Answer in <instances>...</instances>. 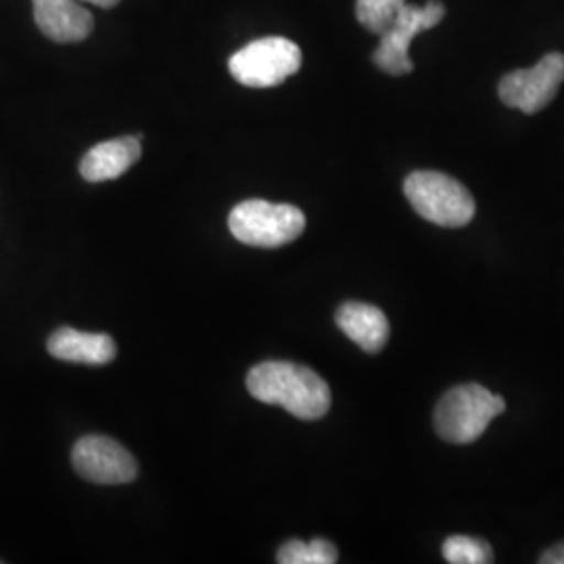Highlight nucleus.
Here are the masks:
<instances>
[{
  "mask_svg": "<svg viewBox=\"0 0 564 564\" xmlns=\"http://www.w3.org/2000/svg\"><path fill=\"white\" fill-rule=\"evenodd\" d=\"M247 391L258 402L281 405L300 421H318L330 410V387L318 372L295 362H262L247 375Z\"/></svg>",
  "mask_w": 564,
  "mask_h": 564,
  "instance_id": "nucleus-1",
  "label": "nucleus"
},
{
  "mask_svg": "<svg viewBox=\"0 0 564 564\" xmlns=\"http://www.w3.org/2000/svg\"><path fill=\"white\" fill-rule=\"evenodd\" d=\"M46 349L53 358L63 362L93 364V366H105L113 362L118 347L109 335L102 333H84L69 326H63L55 330Z\"/></svg>",
  "mask_w": 564,
  "mask_h": 564,
  "instance_id": "nucleus-10",
  "label": "nucleus"
},
{
  "mask_svg": "<svg viewBox=\"0 0 564 564\" xmlns=\"http://www.w3.org/2000/svg\"><path fill=\"white\" fill-rule=\"evenodd\" d=\"M542 564H564V542L563 544H556L550 550H545L540 558Z\"/></svg>",
  "mask_w": 564,
  "mask_h": 564,
  "instance_id": "nucleus-16",
  "label": "nucleus"
},
{
  "mask_svg": "<svg viewBox=\"0 0 564 564\" xmlns=\"http://www.w3.org/2000/svg\"><path fill=\"white\" fill-rule=\"evenodd\" d=\"M276 561L281 564H335L339 561V552L323 538L312 542L291 540L279 550Z\"/></svg>",
  "mask_w": 564,
  "mask_h": 564,
  "instance_id": "nucleus-13",
  "label": "nucleus"
},
{
  "mask_svg": "<svg viewBox=\"0 0 564 564\" xmlns=\"http://www.w3.org/2000/svg\"><path fill=\"white\" fill-rule=\"evenodd\" d=\"M405 0H356V18L370 34L381 36L400 15Z\"/></svg>",
  "mask_w": 564,
  "mask_h": 564,
  "instance_id": "nucleus-14",
  "label": "nucleus"
},
{
  "mask_svg": "<svg viewBox=\"0 0 564 564\" xmlns=\"http://www.w3.org/2000/svg\"><path fill=\"white\" fill-rule=\"evenodd\" d=\"M32 7L34 21L48 41L72 44L93 34L95 18L80 0H32Z\"/></svg>",
  "mask_w": 564,
  "mask_h": 564,
  "instance_id": "nucleus-9",
  "label": "nucleus"
},
{
  "mask_svg": "<svg viewBox=\"0 0 564 564\" xmlns=\"http://www.w3.org/2000/svg\"><path fill=\"white\" fill-rule=\"evenodd\" d=\"M141 141L137 137L99 142L82 158V178L86 182L116 181L141 160Z\"/></svg>",
  "mask_w": 564,
  "mask_h": 564,
  "instance_id": "nucleus-11",
  "label": "nucleus"
},
{
  "mask_svg": "<svg viewBox=\"0 0 564 564\" xmlns=\"http://www.w3.org/2000/svg\"><path fill=\"white\" fill-rule=\"evenodd\" d=\"M72 464L82 479L97 485H123L137 479L134 456L111 437L86 435L72 449Z\"/></svg>",
  "mask_w": 564,
  "mask_h": 564,
  "instance_id": "nucleus-8",
  "label": "nucleus"
},
{
  "mask_svg": "<svg viewBox=\"0 0 564 564\" xmlns=\"http://www.w3.org/2000/svg\"><path fill=\"white\" fill-rule=\"evenodd\" d=\"M445 18L444 2L429 0L424 7L403 4L400 15L393 25L381 34V42L372 55L377 67L389 76H405L414 69L410 59V42L414 41L423 30L435 28Z\"/></svg>",
  "mask_w": 564,
  "mask_h": 564,
  "instance_id": "nucleus-6",
  "label": "nucleus"
},
{
  "mask_svg": "<svg viewBox=\"0 0 564 564\" xmlns=\"http://www.w3.org/2000/svg\"><path fill=\"white\" fill-rule=\"evenodd\" d=\"M506 410V402L484 384L452 387L435 408V431L449 444H473L494 419Z\"/></svg>",
  "mask_w": 564,
  "mask_h": 564,
  "instance_id": "nucleus-2",
  "label": "nucleus"
},
{
  "mask_svg": "<svg viewBox=\"0 0 564 564\" xmlns=\"http://www.w3.org/2000/svg\"><path fill=\"white\" fill-rule=\"evenodd\" d=\"M302 67V48L289 39L268 36L237 51L228 69L232 78L249 88H272L295 76Z\"/></svg>",
  "mask_w": 564,
  "mask_h": 564,
  "instance_id": "nucleus-5",
  "label": "nucleus"
},
{
  "mask_svg": "<svg viewBox=\"0 0 564 564\" xmlns=\"http://www.w3.org/2000/svg\"><path fill=\"white\" fill-rule=\"evenodd\" d=\"M337 326L368 354H379L389 339V321L377 305L360 302L343 303L337 310Z\"/></svg>",
  "mask_w": 564,
  "mask_h": 564,
  "instance_id": "nucleus-12",
  "label": "nucleus"
},
{
  "mask_svg": "<svg viewBox=\"0 0 564 564\" xmlns=\"http://www.w3.org/2000/svg\"><path fill=\"white\" fill-rule=\"evenodd\" d=\"M563 82V53H547L533 67L506 74L500 80L498 93L508 107L533 116L554 101Z\"/></svg>",
  "mask_w": 564,
  "mask_h": 564,
  "instance_id": "nucleus-7",
  "label": "nucleus"
},
{
  "mask_svg": "<svg viewBox=\"0 0 564 564\" xmlns=\"http://www.w3.org/2000/svg\"><path fill=\"white\" fill-rule=\"evenodd\" d=\"M403 193L421 218L445 228H463L477 212L468 188L442 172H412L403 182Z\"/></svg>",
  "mask_w": 564,
  "mask_h": 564,
  "instance_id": "nucleus-3",
  "label": "nucleus"
},
{
  "mask_svg": "<svg viewBox=\"0 0 564 564\" xmlns=\"http://www.w3.org/2000/svg\"><path fill=\"white\" fill-rule=\"evenodd\" d=\"M80 2L95 4V7H101V9H111V7H116L120 0H80Z\"/></svg>",
  "mask_w": 564,
  "mask_h": 564,
  "instance_id": "nucleus-17",
  "label": "nucleus"
},
{
  "mask_svg": "<svg viewBox=\"0 0 564 564\" xmlns=\"http://www.w3.org/2000/svg\"><path fill=\"white\" fill-rule=\"evenodd\" d=\"M444 558L452 564H489L494 563V550L479 538L452 535L444 542Z\"/></svg>",
  "mask_w": 564,
  "mask_h": 564,
  "instance_id": "nucleus-15",
  "label": "nucleus"
},
{
  "mask_svg": "<svg viewBox=\"0 0 564 564\" xmlns=\"http://www.w3.org/2000/svg\"><path fill=\"white\" fill-rule=\"evenodd\" d=\"M228 228L242 245L276 249L302 237L305 216L300 207L289 203L249 199L230 212Z\"/></svg>",
  "mask_w": 564,
  "mask_h": 564,
  "instance_id": "nucleus-4",
  "label": "nucleus"
}]
</instances>
